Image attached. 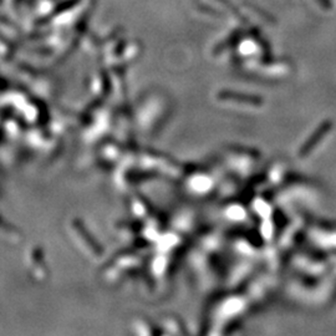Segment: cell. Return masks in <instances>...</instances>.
I'll use <instances>...</instances> for the list:
<instances>
[{
	"label": "cell",
	"mask_w": 336,
	"mask_h": 336,
	"mask_svg": "<svg viewBox=\"0 0 336 336\" xmlns=\"http://www.w3.org/2000/svg\"><path fill=\"white\" fill-rule=\"evenodd\" d=\"M228 95L233 96V98H229V96H226V100H229V98H233L236 101H244V102H256V98H253L252 96H246L242 95V94H236V92H226Z\"/></svg>",
	"instance_id": "1"
}]
</instances>
